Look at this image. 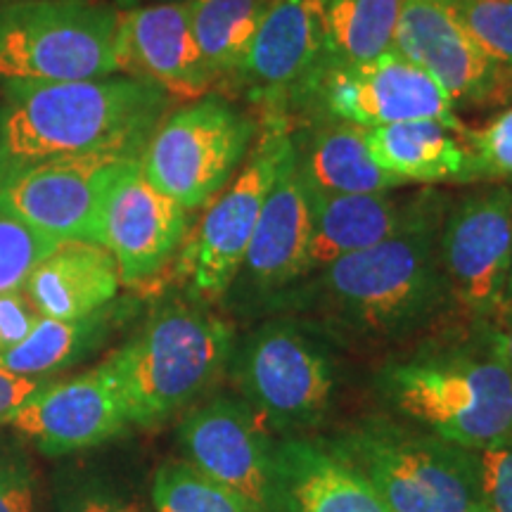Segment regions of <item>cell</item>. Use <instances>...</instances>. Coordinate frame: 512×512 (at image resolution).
<instances>
[{"mask_svg": "<svg viewBox=\"0 0 512 512\" xmlns=\"http://www.w3.org/2000/svg\"><path fill=\"white\" fill-rule=\"evenodd\" d=\"M176 102L133 76L88 81H10L0 105V188L60 157L138 159Z\"/></svg>", "mask_w": 512, "mask_h": 512, "instance_id": "obj_1", "label": "cell"}, {"mask_svg": "<svg viewBox=\"0 0 512 512\" xmlns=\"http://www.w3.org/2000/svg\"><path fill=\"white\" fill-rule=\"evenodd\" d=\"M448 197L418 192L411 219L389 240L347 254L306 275L285 302L311 309L337 328L363 337H401L451 304L439 261V233Z\"/></svg>", "mask_w": 512, "mask_h": 512, "instance_id": "obj_2", "label": "cell"}, {"mask_svg": "<svg viewBox=\"0 0 512 512\" xmlns=\"http://www.w3.org/2000/svg\"><path fill=\"white\" fill-rule=\"evenodd\" d=\"M380 387L401 415L467 451L512 434V375L482 332L467 347L427 349L392 363Z\"/></svg>", "mask_w": 512, "mask_h": 512, "instance_id": "obj_3", "label": "cell"}, {"mask_svg": "<svg viewBox=\"0 0 512 512\" xmlns=\"http://www.w3.org/2000/svg\"><path fill=\"white\" fill-rule=\"evenodd\" d=\"M233 328L202 302H171L105 361L128 422L155 427L190 406L219 377Z\"/></svg>", "mask_w": 512, "mask_h": 512, "instance_id": "obj_4", "label": "cell"}, {"mask_svg": "<svg viewBox=\"0 0 512 512\" xmlns=\"http://www.w3.org/2000/svg\"><path fill=\"white\" fill-rule=\"evenodd\" d=\"M119 8L105 0L0 3V79L88 81L117 74Z\"/></svg>", "mask_w": 512, "mask_h": 512, "instance_id": "obj_5", "label": "cell"}, {"mask_svg": "<svg viewBox=\"0 0 512 512\" xmlns=\"http://www.w3.org/2000/svg\"><path fill=\"white\" fill-rule=\"evenodd\" d=\"M328 448L373 484L392 512H484L477 467L467 448L394 425H363Z\"/></svg>", "mask_w": 512, "mask_h": 512, "instance_id": "obj_6", "label": "cell"}, {"mask_svg": "<svg viewBox=\"0 0 512 512\" xmlns=\"http://www.w3.org/2000/svg\"><path fill=\"white\" fill-rule=\"evenodd\" d=\"M256 133L254 114L240 110L226 95L209 93L159 121L138 157L140 169L185 211L202 209L245 162Z\"/></svg>", "mask_w": 512, "mask_h": 512, "instance_id": "obj_7", "label": "cell"}, {"mask_svg": "<svg viewBox=\"0 0 512 512\" xmlns=\"http://www.w3.org/2000/svg\"><path fill=\"white\" fill-rule=\"evenodd\" d=\"M290 119L292 128L318 119L363 128L434 119L460 131L467 128L444 88L394 48L366 62L325 57L294 100Z\"/></svg>", "mask_w": 512, "mask_h": 512, "instance_id": "obj_8", "label": "cell"}, {"mask_svg": "<svg viewBox=\"0 0 512 512\" xmlns=\"http://www.w3.org/2000/svg\"><path fill=\"white\" fill-rule=\"evenodd\" d=\"M292 131L285 121H259V138L245 162L185 235L176 271L197 302H214L238 280L268 192L292 150Z\"/></svg>", "mask_w": 512, "mask_h": 512, "instance_id": "obj_9", "label": "cell"}, {"mask_svg": "<svg viewBox=\"0 0 512 512\" xmlns=\"http://www.w3.org/2000/svg\"><path fill=\"white\" fill-rule=\"evenodd\" d=\"M235 361L240 392L268 427L306 430L328 411L335 392L328 356L290 320L256 328Z\"/></svg>", "mask_w": 512, "mask_h": 512, "instance_id": "obj_10", "label": "cell"}, {"mask_svg": "<svg viewBox=\"0 0 512 512\" xmlns=\"http://www.w3.org/2000/svg\"><path fill=\"white\" fill-rule=\"evenodd\" d=\"M439 261L451 304L465 316L482 323L501 309L512 268V185H486L448 204Z\"/></svg>", "mask_w": 512, "mask_h": 512, "instance_id": "obj_11", "label": "cell"}, {"mask_svg": "<svg viewBox=\"0 0 512 512\" xmlns=\"http://www.w3.org/2000/svg\"><path fill=\"white\" fill-rule=\"evenodd\" d=\"M328 55V0H275L238 83V91L256 107V121L292 126L294 100Z\"/></svg>", "mask_w": 512, "mask_h": 512, "instance_id": "obj_12", "label": "cell"}, {"mask_svg": "<svg viewBox=\"0 0 512 512\" xmlns=\"http://www.w3.org/2000/svg\"><path fill=\"white\" fill-rule=\"evenodd\" d=\"M131 157L81 155L36 164L0 188L5 204L55 240L100 245L102 204L112 178Z\"/></svg>", "mask_w": 512, "mask_h": 512, "instance_id": "obj_13", "label": "cell"}, {"mask_svg": "<svg viewBox=\"0 0 512 512\" xmlns=\"http://www.w3.org/2000/svg\"><path fill=\"white\" fill-rule=\"evenodd\" d=\"M181 446L188 463L240 494L261 512H275L273 441L247 401L214 399L185 415Z\"/></svg>", "mask_w": 512, "mask_h": 512, "instance_id": "obj_14", "label": "cell"}, {"mask_svg": "<svg viewBox=\"0 0 512 512\" xmlns=\"http://www.w3.org/2000/svg\"><path fill=\"white\" fill-rule=\"evenodd\" d=\"M188 235V211L126 159L102 204L100 245L117 259L121 283L138 287L164 271Z\"/></svg>", "mask_w": 512, "mask_h": 512, "instance_id": "obj_15", "label": "cell"}, {"mask_svg": "<svg viewBox=\"0 0 512 512\" xmlns=\"http://www.w3.org/2000/svg\"><path fill=\"white\" fill-rule=\"evenodd\" d=\"M394 50L425 69L456 107L512 98V72L491 60L439 0H403Z\"/></svg>", "mask_w": 512, "mask_h": 512, "instance_id": "obj_16", "label": "cell"}, {"mask_svg": "<svg viewBox=\"0 0 512 512\" xmlns=\"http://www.w3.org/2000/svg\"><path fill=\"white\" fill-rule=\"evenodd\" d=\"M117 72L155 83L174 102L214 93L192 29V3L119 10Z\"/></svg>", "mask_w": 512, "mask_h": 512, "instance_id": "obj_17", "label": "cell"}, {"mask_svg": "<svg viewBox=\"0 0 512 512\" xmlns=\"http://www.w3.org/2000/svg\"><path fill=\"white\" fill-rule=\"evenodd\" d=\"M43 453L100 446L128 425L124 403L105 363L74 380L50 382L8 420Z\"/></svg>", "mask_w": 512, "mask_h": 512, "instance_id": "obj_18", "label": "cell"}, {"mask_svg": "<svg viewBox=\"0 0 512 512\" xmlns=\"http://www.w3.org/2000/svg\"><path fill=\"white\" fill-rule=\"evenodd\" d=\"M311 226V188L299 166L292 138V150L280 164L273 188L256 221L245 264L240 268L249 292L278 297L304 278Z\"/></svg>", "mask_w": 512, "mask_h": 512, "instance_id": "obj_19", "label": "cell"}, {"mask_svg": "<svg viewBox=\"0 0 512 512\" xmlns=\"http://www.w3.org/2000/svg\"><path fill=\"white\" fill-rule=\"evenodd\" d=\"M273 503L275 512H392L361 472L304 439L275 446Z\"/></svg>", "mask_w": 512, "mask_h": 512, "instance_id": "obj_20", "label": "cell"}, {"mask_svg": "<svg viewBox=\"0 0 512 512\" xmlns=\"http://www.w3.org/2000/svg\"><path fill=\"white\" fill-rule=\"evenodd\" d=\"M392 192L330 195L311 188L313 226L306 275L330 266L342 256L380 245L399 233L411 219L418 195L394 197Z\"/></svg>", "mask_w": 512, "mask_h": 512, "instance_id": "obj_21", "label": "cell"}, {"mask_svg": "<svg viewBox=\"0 0 512 512\" xmlns=\"http://www.w3.org/2000/svg\"><path fill=\"white\" fill-rule=\"evenodd\" d=\"M119 285V266L110 249L95 242L62 240L34 268L24 290L41 316L79 320L110 306Z\"/></svg>", "mask_w": 512, "mask_h": 512, "instance_id": "obj_22", "label": "cell"}, {"mask_svg": "<svg viewBox=\"0 0 512 512\" xmlns=\"http://www.w3.org/2000/svg\"><path fill=\"white\" fill-rule=\"evenodd\" d=\"M467 131L444 121L418 119L366 128L370 155L380 169L399 178L403 185L422 183H475Z\"/></svg>", "mask_w": 512, "mask_h": 512, "instance_id": "obj_23", "label": "cell"}, {"mask_svg": "<svg viewBox=\"0 0 512 512\" xmlns=\"http://www.w3.org/2000/svg\"><path fill=\"white\" fill-rule=\"evenodd\" d=\"M292 138L299 166L313 190L330 195H368L403 185L375 164L363 126L318 119L294 128Z\"/></svg>", "mask_w": 512, "mask_h": 512, "instance_id": "obj_24", "label": "cell"}, {"mask_svg": "<svg viewBox=\"0 0 512 512\" xmlns=\"http://www.w3.org/2000/svg\"><path fill=\"white\" fill-rule=\"evenodd\" d=\"M197 48L216 95L238 93L252 41L275 0H190Z\"/></svg>", "mask_w": 512, "mask_h": 512, "instance_id": "obj_25", "label": "cell"}, {"mask_svg": "<svg viewBox=\"0 0 512 512\" xmlns=\"http://www.w3.org/2000/svg\"><path fill=\"white\" fill-rule=\"evenodd\" d=\"M114 313L110 306L79 320L43 316L27 339L8 351H0V368L24 377H48L72 366L98 349L110 330Z\"/></svg>", "mask_w": 512, "mask_h": 512, "instance_id": "obj_26", "label": "cell"}, {"mask_svg": "<svg viewBox=\"0 0 512 512\" xmlns=\"http://www.w3.org/2000/svg\"><path fill=\"white\" fill-rule=\"evenodd\" d=\"M403 0H328V53L366 62L394 48Z\"/></svg>", "mask_w": 512, "mask_h": 512, "instance_id": "obj_27", "label": "cell"}, {"mask_svg": "<svg viewBox=\"0 0 512 512\" xmlns=\"http://www.w3.org/2000/svg\"><path fill=\"white\" fill-rule=\"evenodd\" d=\"M155 512H261L240 494L185 463L159 467L152 484Z\"/></svg>", "mask_w": 512, "mask_h": 512, "instance_id": "obj_28", "label": "cell"}, {"mask_svg": "<svg viewBox=\"0 0 512 512\" xmlns=\"http://www.w3.org/2000/svg\"><path fill=\"white\" fill-rule=\"evenodd\" d=\"M60 240L50 238L0 204V292L24 290L29 275Z\"/></svg>", "mask_w": 512, "mask_h": 512, "instance_id": "obj_29", "label": "cell"}, {"mask_svg": "<svg viewBox=\"0 0 512 512\" xmlns=\"http://www.w3.org/2000/svg\"><path fill=\"white\" fill-rule=\"evenodd\" d=\"M465 34L512 72V0H439Z\"/></svg>", "mask_w": 512, "mask_h": 512, "instance_id": "obj_30", "label": "cell"}, {"mask_svg": "<svg viewBox=\"0 0 512 512\" xmlns=\"http://www.w3.org/2000/svg\"><path fill=\"white\" fill-rule=\"evenodd\" d=\"M477 181L512 178V107L498 112L489 124L467 131Z\"/></svg>", "mask_w": 512, "mask_h": 512, "instance_id": "obj_31", "label": "cell"}, {"mask_svg": "<svg viewBox=\"0 0 512 512\" xmlns=\"http://www.w3.org/2000/svg\"><path fill=\"white\" fill-rule=\"evenodd\" d=\"M470 453L486 508L491 512H512V434Z\"/></svg>", "mask_w": 512, "mask_h": 512, "instance_id": "obj_32", "label": "cell"}, {"mask_svg": "<svg viewBox=\"0 0 512 512\" xmlns=\"http://www.w3.org/2000/svg\"><path fill=\"white\" fill-rule=\"evenodd\" d=\"M41 318V311L31 302L27 290L0 292V351H8L27 339Z\"/></svg>", "mask_w": 512, "mask_h": 512, "instance_id": "obj_33", "label": "cell"}, {"mask_svg": "<svg viewBox=\"0 0 512 512\" xmlns=\"http://www.w3.org/2000/svg\"><path fill=\"white\" fill-rule=\"evenodd\" d=\"M34 510V482L22 460L0 458V512Z\"/></svg>", "mask_w": 512, "mask_h": 512, "instance_id": "obj_34", "label": "cell"}, {"mask_svg": "<svg viewBox=\"0 0 512 512\" xmlns=\"http://www.w3.org/2000/svg\"><path fill=\"white\" fill-rule=\"evenodd\" d=\"M48 377H24L0 368V422H8L24 403L48 387Z\"/></svg>", "mask_w": 512, "mask_h": 512, "instance_id": "obj_35", "label": "cell"}, {"mask_svg": "<svg viewBox=\"0 0 512 512\" xmlns=\"http://www.w3.org/2000/svg\"><path fill=\"white\" fill-rule=\"evenodd\" d=\"M479 332L512 375V302L503 304L489 320H482Z\"/></svg>", "mask_w": 512, "mask_h": 512, "instance_id": "obj_36", "label": "cell"}, {"mask_svg": "<svg viewBox=\"0 0 512 512\" xmlns=\"http://www.w3.org/2000/svg\"><path fill=\"white\" fill-rule=\"evenodd\" d=\"M67 512H145L143 503L131 501L112 491H86V494L76 496L74 503L69 505Z\"/></svg>", "mask_w": 512, "mask_h": 512, "instance_id": "obj_37", "label": "cell"}, {"mask_svg": "<svg viewBox=\"0 0 512 512\" xmlns=\"http://www.w3.org/2000/svg\"><path fill=\"white\" fill-rule=\"evenodd\" d=\"M112 5L126 10V8H138V5H155V3H185V0H110Z\"/></svg>", "mask_w": 512, "mask_h": 512, "instance_id": "obj_38", "label": "cell"}, {"mask_svg": "<svg viewBox=\"0 0 512 512\" xmlns=\"http://www.w3.org/2000/svg\"><path fill=\"white\" fill-rule=\"evenodd\" d=\"M510 302H512V268H510V280H508V290H505L503 304H510Z\"/></svg>", "mask_w": 512, "mask_h": 512, "instance_id": "obj_39", "label": "cell"}, {"mask_svg": "<svg viewBox=\"0 0 512 512\" xmlns=\"http://www.w3.org/2000/svg\"><path fill=\"white\" fill-rule=\"evenodd\" d=\"M484 512H491V510H484Z\"/></svg>", "mask_w": 512, "mask_h": 512, "instance_id": "obj_40", "label": "cell"}]
</instances>
